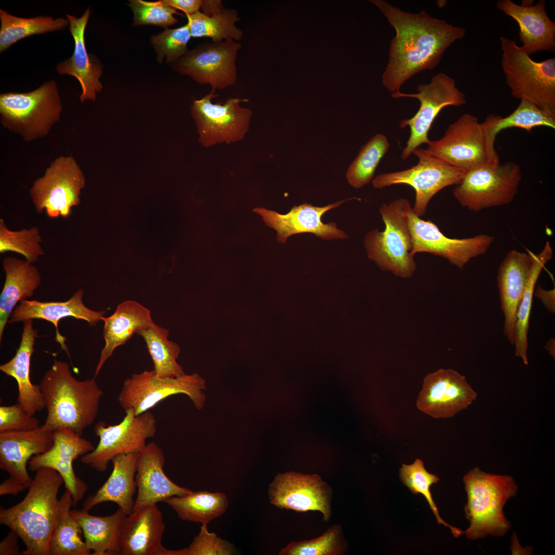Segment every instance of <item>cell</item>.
I'll return each mask as SVG.
<instances>
[{
    "instance_id": "cell-19",
    "label": "cell",
    "mask_w": 555,
    "mask_h": 555,
    "mask_svg": "<svg viewBox=\"0 0 555 555\" xmlns=\"http://www.w3.org/2000/svg\"><path fill=\"white\" fill-rule=\"evenodd\" d=\"M268 495L271 504L279 508L299 512L319 511L325 521L330 518L329 488L317 474L280 473L270 484Z\"/></svg>"
},
{
    "instance_id": "cell-50",
    "label": "cell",
    "mask_w": 555,
    "mask_h": 555,
    "mask_svg": "<svg viewBox=\"0 0 555 555\" xmlns=\"http://www.w3.org/2000/svg\"><path fill=\"white\" fill-rule=\"evenodd\" d=\"M166 5L191 15L200 11L202 0H162Z\"/></svg>"
},
{
    "instance_id": "cell-53",
    "label": "cell",
    "mask_w": 555,
    "mask_h": 555,
    "mask_svg": "<svg viewBox=\"0 0 555 555\" xmlns=\"http://www.w3.org/2000/svg\"><path fill=\"white\" fill-rule=\"evenodd\" d=\"M26 488L22 484L8 477L0 485V495L10 494L16 496Z\"/></svg>"
},
{
    "instance_id": "cell-3",
    "label": "cell",
    "mask_w": 555,
    "mask_h": 555,
    "mask_svg": "<svg viewBox=\"0 0 555 555\" xmlns=\"http://www.w3.org/2000/svg\"><path fill=\"white\" fill-rule=\"evenodd\" d=\"M39 385L47 410L44 429L66 428L82 436L94 422L103 394L96 377L78 380L67 363L54 359Z\"/></svg>"
},
{
    "instance_id": "cell-32",
    "label": "cell",
    "mask_w": 555,
    "mask_h": 555,
    "mask_svg": "<svg viewBox=\"0 0 555 555\" xmlns=\"http://www.w3.org/2000/svg\"><path fill=\"white\" fill-rule=\"evenodd\" d=\"M5 281L0 295V342L10 314L17 302L30 298L41 282L38 268L15 257L3 260Z\"/></svg>"
},
{
    "instance_id": "cell-13",
    "label": "cell",
    "mask_w": 555,
    "mask_h": 555,
    "mask_svg": "<svg viewBox=\"0 0 555 555\" xmlns=\"http://www.w3.org/2000/svg\"><path fill=\"white\" fill-rule=\"evenodd\" d=\"M122 420L107 425L100 421L94 428L99 441L95 449L81 457V461L96 470L105 471L112 459L117 455L139 453L146 446V440L154 436L156 420L147 411L135 415L132 409L125 411Z\"/></svg>"
},
{
    "instance_id": "cell-18",
    "label": "cell",
    "mask_w": 555,
    "mask_h": 555,
    "mask_svg": "<svg viewBox=\"0 0 555 555\" xmlns=\"http://www.w3.org/2000/svg\"><path fill=\"white\" fill-rule=\"evenodd\" d=\"M477 396L465 376L454 369L441 368L425 377L416 405L433 418H447L467 409Z\"/></svg>"
},
{
    "instance_id": "cell-49",
    "label": "cell",
    "mask_w": 555,
    "mask_h": 555,
    "mask_svg": "<svg viewBox=\"0 0 555 555\" xmlns=\"http://www.w3.org/2000/svg\"><path fill=\"white\" fill-rule=\"evenodd\" d=\"M18 538L20 536L18 534L11 529L10 532L0 543V555L22 554L17 544Z\"/></svg>"
},
{
    "instance_id": "cell-28",
    "label": "cell",
    "mask_w": 555,
    "mask_h": 555,
    "mask_svg": "<svg viewBox=\"0 0 555 555\" xmlns=\"http://www.w3.org/2000/svg\"><path fill=\"white\" fill-rule=\"evenodd\" d=\"M496 7L517 23L521 47L529 55L539 51L554 50L555 23L547 14L544 0L530 6L498 0Z\"/></svg>"
},
{
    "instance_id": "cell-9",
    "label": "cell",
    "mask_w": 555,
    "mask_h": 555,
    "mask_svg": "<svg viewBox=\"0 0 555 555\" xmlns=\"http://www.w3.org/2000/svg\"><path fill=\"white\" fill-rule=\"evenodd\" d=\"M521 179V169L517 163H491L466 172L453 194L462 207L478 212L511 202Z\"/></svg>"
},
{
    "instance_id": "cell-43",
    "label": "cell",
    "mask_w": 555,
    "mask_h": 555,
    "mask_svg": "<svg viewBox=\"0 0 555 555\" xmlns=\"http://www.w3.org/2000/svg\"><path fill=\"white\" fill-rule=\"evenodd\" d=\"M83 530L70 512L57 523L49 543V555H89L92 551L82 539Z\"/></svg>"
},
{
    "instance_id": "cell-14",
    "label": "cell",
    "mask_w": 555,
    "mask_h": 555,
    "mask_svg": "<svg viewBox=\"0 0 555 555\" xmlns=\"http://www.w3.org/2000/svg\"><path fill=\"white\" fill-rule=\"evenodd\" d=\"M417 93L406 94L400 91L392 93L395 99L407 97L419 100L420 106L415 115L410 119L401 120L399 127L410 128V135L401 154V158L406 159L413 151L422 144L430 141L428 133L437 116L448 106H460L466 104L465 95L456 86L454 79L445 73L434 75L430 82L419 84Z\"/></svg>"
},
{
    "instance_id": "cell-46",
    "label": "cell",
    "mask_w": 555,
    "mask_h": 555,
    "mask_svg": "<svg viewBox=\"0 0 555 555\" xmlns=\"http://www.w3.org/2000/svg\"><path fill=\"white\" fill-rule=\"evenodd\" d=\"M129 5L134 13L133 26L153 25L165 28L178 22L174 14H180L176 9L164 4L162 0L147 2L131 0Z\"/></svg>"
},
{
    "instance_id": "cell-1",
    "label": "cell",
    "mask_w": 555,
    "mask_h": 555,
    "mask_svg": "<svg viewBox=\"0 0 555 555\" xmlns=\"http://www.w3.org/2000/svg\"><path fill=\"white\" fill-rule=\"evenodd\" d=\"M372 2L396 32L382 77V84L392 93L400 91L401 86L415 75L434 68L447 49L465 35L463 27L432 17L424 10L410 13L385 1Z\"/></svg>"
},
{
    "instance_id": "cell-7",
    "label": "cell",
    "mask_w": 555,
    "mask_h": 555,
    "mask_svg": "<svg viewBox=\"0 0 555 555\" xmlns=\"http://www.w3.org/2000/svg\"><path fill=\"white\" fill-rule=\"evenodd\" d=\"M62 110L57 83L50 80L27 92L0 95V121L10 132L27 142L47 136Z\"/></svg>"
},
{
    "instance_id": "cell-16",
    "label": "cell",
    "mask_w": 555,
    "mask_h": 555,
    "mask_svg": "<svg viewBox=\"0 0 555 555\" xmlns=\"http://www.w3.org/2000/svg\"><path fill=\"white\" fill-rule=\"evenodd\" d=\"M242 44L235 41L204 42L172 63L173 69L212 89H223L237 81L236 58Z\"/></svg>"
},
{
    "instance_id": "cell-21",
    "label": "cell",
    "mask_w": 555,
    "mask_h": 555,
    "mask_svg": "<svg viewBox=\"0 0 555 555\" xmlns=\"http://www.w3.org/2000/svg\"><path fill=\"white\" fill-rule=\"evenodd\" d=\"M353 198L340 200L324 207H315L304 203L294 206L286 214L263 208H256L253 211L261 216L267 226L276 231L277 241L282 244L285 243L289 236L303 233H312L325 240L345 239L348 237L347 235L337 228L335 223L325 224L321 219L327 211Z\"/></svg>"
},
{
    "instance_id": "cell-24",
    "label": "cell",
    "mask_w": 555,
    "mask_h": 555,
    "mask_svg": "<svg viewBox=\"0 0 555 555\" xmlns=\"http://www.w3.org/2000/svg\"><path fill=\"white\" fill-rule=\"evenodd\" d=\"M165 529L156 504L134 510L125 517L121 531L122 555H174L162 543Z\"/></svg>"
},
{
    "instance_id": "cell-10",
    "label": "cell",
    "mask_w": 555,
    "mask_h": 555,
    "mask_svg": "<svg viewBox=\"0 0 555 555\" xmlns=\"http://www.w3.org/2000/svg\"><path fill=\"white\" fill-rule=\"evenodd\" d=\"M206 381L199 375L184 374L177 377L160 378L154 370L135 373L126 379L118 396L125 411L132 409L137 416L152 409L165 398L179 394L188 396L197 410L206 401L203 390Z\"/></svg>"
},
{
    "instance_id": "cell-39",
    "label": "cell",
    "mask_w": 555,
    "mask_h": 555,
    "mask_svg": "<svg viewBox=\"0 0 555 555\" xmlns=\"http://www.w3.org/2000/svg\"><path fill=\"white\" fill-rule=\"evenodd\" d=\"M389 147L390 143L384 135L377 134L371 138L349 166L346 173L348 182L356 189L368 183Z\"/></svg>"
},
{
    "instance_id": "cell-51",
    "label": "cell",
    "mask_w": 555,
    "mask_h": 555,
    "mask_svg": "<svg viewBox=\"0 0 555 555\" xmlns=\"http://www.w3.org/2000/svg\"><path fill=\"white\" fill-rule=\"evenodd\" d=\"M533 295L540 299L549 312H555V289L546 290L540 286L534 289Z\"/></svg>"
},
{
    "instance_id": "cell-30",
    "label": "cell",
    "mask_w": 555,
    "mask_h": 555,
    "mask_svg": "<svg viewBox=\"0 0 555 555\" xmlns=\"http://www.w3.org/2000/svg\"><path fill=\"white\" fill-rule=\"evenodd\" d=\"M104 323L103 348L96 366L95 377L99 374L106 361L120 345L124 344L141 329L154 325L150 311L133 300L125 301L119 304L113 314L101 318Z\"/></svg>"
},
{
    "instance_id": "cell-35",
    "label": "cell",
    "mask_w": 555,
    "mask_h": 555,
    "mask_svg": "<svg viewBox=\"0 0 555 555\" xmlns=\"http://www.w3.org/2000/svg\"><path fill=\"white\" fill-rule=\"evenodd\" d=\"M0 52L17 41L35 34L61 30L69 27L67 18L38 16L30 18L17 17L0 9Z\"/></svg>"
},
{
    "instance_id": "cell-45",
    "label": "cell",
    "mask_w": 555,
    "mask_h": 555,
    "mask_svg": "<svg viewBox=\"0 0 555 555\" xmlns=\"http://www.w3.org/2000/svg\"><path fill=\"white\" fill-rule=\"evenodd\" d=\"M340 528L332 526L322 535L302 542H291L279 553L280 555H336L342 552Z\"/></svg>"
},
{
    "instance_id": "cell-4",
    "label": "cell",
    "mask_w": 555,
    "mask_h": 555,
    "mask_svg": "<svg viewBox=\"0 0 555 555\" xmlns=\"http://www.w3.org/2000/svg\"><path fill=\"white\" fill-rule=\"evenodd\" d=\"M463 481L468 496L465 515L470 522L464 531L467 538L476 540L488 535L504 536L511 525L503 508L518 491L513 478L486 473L476 467L465 475Z\"/></svg>"
},
{
    "instance_id": "cell-41",
    "label": "cell",
    "mask_w": 555,
    "mask_h": 555,
    "mask_svg": "<svg viewBox=\"0 0 555 555\" xmlns=\"http://www.w3.org/2000/svg\"><path fill=\"white\" fill-rule=\"evenodd\" d=\"M399 476L403 484L408 487L412 493L423 495L434 514L438 525L442 524L449 527L454 537H459L464 533V531L459 528L446 523L440 517L430 489L431 486L437 483L439 478L435 474L428 472L421 459L417 458L411 465L402 464Z\"/></svg>"
},
{
    "instance_id": "cell-38",
    "label": "cell",
    "mask_w": 555,
    "mask_h": 555,
    "mask_svg": "<svg viewBox=\"0 0 555 555\" xmlns=\"http://www.w3.org/2000/svg\"><path fill=\"white\" fill-rule=\"evenodd\" d=\"M186 16L192 37L209 38L214 42H237L243 37V31L236 25L240 17L234 9L225 8L221 13L212 16L200 11Z\"/></svg>"
},
{
    "instance_id": "cell-31",
    "label": "cell",
    "mask_w": 555,
    "mask_h": 555,
    "mask_svg": "<svg viewBox=\"0 0 555 555\" xmlns=\"http://www.w3.org/2000/svg\"><path fill=\"white\" fill-rule=\"evenodd\" d=\"M138 453L121 454L112 459L113 467L110 476L95 494L85 499L83 509L89 511L99 504L112 502L127 515L133 512V496L137 490L135 475Z\"/></svg>"
},
{
    "instance_id": "cell-54",
    "label": "cell",
    "mask_w": 555,
    "mask_h": 555,
    "mask_svg": "<svg viewBox=\"0 0 555 555\" xmlns=\"http://www.w3.org/2000/svg\"><path fill=\"white\" fill-rule=\"evenodd\" d=\"M546 350L548 351V354L554 359L555 358V340L554 339L551 338L547 342L546 345L544 346Z\"/></svg>"
},
{
    "instance_id": "cell-15",
    "label": "cell",
    "mask_w": 555,
    "mask_h": 555,
    "mask_svg": "<svg viewBox=\"0 0 555 555\" xmlns=\"http://www.w3.org/2000/svg\"><path fill=\"white\" fill-rule=\"evenodd\" d=\"M215 90L193 102L191 115L197 125L199 141L206 147L242 140L249 130L252 111L240 106L247 100L230 98L222 103H213Z\"/></svg>"
},
{
    "instance_id": "cell-44",
    "label": "cell",
    "mask_w": 555,
    "mask_h": 555,
    "mask_svg": "<svg viewBox=\"0 0 555 555\" xmlns=\"http://www.w3.org/2000/svg\"><path fill=\"white\" fill-rule=\"evenodd\" d=\"M187 24L177 28H165L157 35L151 37V42L157 54V60L161 63H173L188 51L187 44L191 38Z\"/></svg>"
},
{
    "instance_id": "cell-33",
    "label": "cell",
    "mask_w": 555,
    "mask_h": 555,
    "mask_svg": "<svg viewBox=\"0 0 555 555\" xmlns=\"http://www.w3.org/2000/svg\"><path fill=\"white\" fill-rule=\"evenodd\" d=\"M79 523L85 542L92 555L121 554V535L126 514L120 509L105 516L90 514L82 509L70 511Z\"/></svg>"
},
{
    "instance_id": "cell-26",
    "label": "cell",
    "mask_w": 555,
    "mask_h": 555,
    "mask_svg": "<svg viewBox=\"0 0 555 555\" xmlns=\"http://www.w3.org/2000/svg\"><path fill=\"white\" fill-rule=\"evenodd\" d=\"M90 14L88 8L79 17L66 14L68 28L74 40V50L71 57L56 65V70L60 75H70L79 81L82 88L79 98L82 103L87 100L95 101L97 94L103 88L99 80L103 66L96 56L87 52L85 44V30Z\"/></svg>"
},
{
    "instance_id": "cell-52",
    "label": "cell",
    "mask_w": 555,
    "mask_h": 555,
    "mask_svg": "<svg viewBox=\"0 0 555 555\" xmlns=\"http://www.w3.org/2000/svg\"><path fill=\"white\" fill-rule=\"evenodd\" d=\"M225 8L220 0H202L200 11L208 16H212L223 12Z\"/></svg>"
},
{
    "instance_id": "cell-48",
    "label": "cell",
    "mask_w": 555,
    "mask_h": 555,
    "mask_svg": "<svg viewBox=\"0 0 555 555\" xmlns=\"http://www.w3.org/2000/svg\"><path fill=\"white\" fill-rule=\"evenodd\" d=\"M39 424L40 420L18 403L0 406V433L33 430Z\"/></svg>"
},
{
    "instance_id": "cell-37",
    "label": "cell",
    "mask_w": 555,
    "mask_h": 555,
    "mask_svg": "<svg viewBox=\"0 0 555 555\" xmlns=\"http://www.w3.org/2000/svg\"><path fill=\"white\" fill-rule=\"evenodd\" d=\"M552 256V249L549 241L546 242L541 252L539 254L533 253L534 260L531 275L516 313L513 344L515 346V354L526 365L528 364L527 355V334L533 292L542 269Z\"/></svg>"
},
{
    "instance_id": "cell-34",
    "label": "cell",
    "mask_w": 555,
    "mask_h": 555,
    "mask_svg": "<svg viewBox=\"0 0 555 555\" xmlns=\"http://www.w3.org/2000/svg\"><path fill=\"white\" fill-rule=\"evenodd\" d=\"M184 521L207 525L221 516L227 510L229 502L224 493L193 491L184 496H174L164 501Z\"/></svg>"
},
{
    "instance_id": "cell-8",
    "label": "cell",
    "mask_w": 555,
    "mask_h": 555,
    "mask_svg": "<svg viewBox=\"0 0 555 555\" xmlns=\"http://www.w3.org/2000/svg\"><path fill=\"white\" fill-rule=\"evenodd\" d=\"M500 42L502 68L511 95L555 112V59L535 62L513 40L503 36Z\"/></svg>"
},
{
    "instance_id": "cell-29",
    "label": "cell",
    "mask_w": 555,
    "mask_h": 555,
    "mask_svg": "<svg viewBox=\"0 0 555 555\" xmlns=\"http://www.w3.org/2000/svg\"><path fill=\"white\" fill-rule=\"evenodd\" d=\"M21 343L15 356L0 365V370L13 377L18 388L17 403L30 415L45 408V401L39 384H33L30 377L31 356L34 352L37 330L33 328L32 320L24 322Z\"/></svg>"
},
{
    "instance_id": "cell-42",
    "label": "cell",
    "mask_w": 555,
    "mask_h": 555,
    "mask_svg": "<svg viewBox=\"0 0 555 555\" xmlns=\"http://www.w3.org/2000/svg\"><path fill=\"white\" fill-rule=\"evenodd\" d=\"M42 242L40 231L37 227L13 231L8 229L3 219H0L1 254L15 252L32 264L44 255Z\"/></svg>"
},
{
    "instance_id": "cell-12",
    "label": "cell",
    "mask_w": 555,
    "mask_h": 555,
    "mask_svg": "<svg viewBox=\"0 0 555 555\" xmlns=\"http://www.w3.org/2000/svg\"><path fill=\"white\" fill-rule=\"evenodd\" d=\"M412 154L418 158L415 165L403 171L379 174L373 179L372 184L376 189L396 184L412 187L415 192L412 211L421 217L435 195L448 186L457 184L466 172L449 165L426 149L418 147Z\"/></svg>"
},
{
    "instance_id": "cell-2",
    "label": "cell",
    "mask_w": 555,
    "mask_h": 555,
    "mask_svg": "<svg viewBox=\"0 0 555 555\" xmlns=\"http://www.w3.org/2000/svg\"><path fill=\"white\" fill-rule=\"evenodd\" d=\"M63 483L55 470L40 468L22 501L8 508L1 507L0 524L18 534L25 546L23 555H49V543L53 530L73 506L68 490L60 499L58 497Z\"/></svg>"
},
{
    "instance_id": "cell-27",
    "label": "cell",
    "mask_w": 555,
    "mask_h": 555,
    "mask_svg": "<svg viewBox=\"0 0 555 555\" xmlns=\"http://www.w3.org/2000/svg\"><path fill=\"white\" fill-rule=\"evenodd\" d=\"M84 290H78L65 302H42L36 300H22L10 315V322H25L28 320L43 319L52 323L55 328V341L70 358V354L65 343V338L58 329L60 320L72 317L86 321L94 326L101 319L106 311H96L86 307L82 302Z\"/></svg>"
},
{
    "instance_id": "cell-20",
    "label": "cell",
    "mask_w": 555,
    "mask_h": 555,
    "mask_svg": "<svg viewBox=\"0 0 555 555\" xmlns=\"http://www.w3.org/2000/svg\"><path fill=\"white\" fill-rule=\"evenodd\" d=\"M95 448L90 441L73 430L60 428L53 431V442L50 449L29 460V469L35 472L40 468H48L57 471L63 479L65 489L71 493L75 506L83 498L88 486L76 475L73 462Z\"/></svg>"
},
{
    "instance_id": "cell-40",
    "label": "cell",
    "mask_w": 555,
    "mask_h": 555,
    "mask_svg": "<svg viewBox=\"0 0 555 555\" xmlns=\"http://www.w3.org/2000/svg\"><path fill=\"white\" fill-rule=\"evenodd\" d=\"M538 126L554 129L555 112L544 109L530 101L521 100L517 107L509 116L503 118L496 115L491 136L495 140L499 132L508 128L519 127L530 132Z\"/></svg>"
},
{
    "instance_id": "cell-23",
    "label": "cell",
    "mask_w": 555,
    "mask_h": 555,
    "mask_svg": "<svg viewBox=\"0 0 555 555\" xmlns=\"http://www.w3.org/2000/svg\"><path fill=\"white\" fill-rule=\"evenodd\" d=\"M53 442V431L42 425L30 431L0 433V468L9 478L28 488L32 478L27 464L33 456L50 449Z\"/></svg>"
},
{
    "instance_id": "cell-22",
    "label": "cell",
    "mask_w": 555,
    "mask_h": 555,
    "mask_svg": "<svg viewBox=\"0 0 555 555\" xmlns=\"http://www.w3.org/2000/svg\"><path fill=\"white\" fill-rule=\"evenodd\" d=\"M164 462L162 449L154 441L147 443L138 453L135 475L137 494L133 510L193 492L176 485L166 475L163 470Z\"/></svg>"
},
{
    "instance_id": "cell-11",
    "label": "cell",
    "mask_w": 555,
    "mask_h": 555,
    "mask_svg": "<svg viewBox=\"0 0 555 555\" xmlns=\"http://www.w3.org/2000/svg\"><path fill=\"white\" fill-rule=\"evenodd\" d=\"M85 182V175L73 157H58L29 189L36 211L40 214L45 211L52 219L68 217L71 208L81 203Z\"/></svg>"
},
{
    "instance_id": "cell-36",
    "label": "cell",
    "mask_w": 555,
    "mask_h": 555,
    "mask_svg": "<svg viewBox=\"0 0 555 555\" xmlns=\"http://www.w3.org/2000/svg\"><path fill=\"white\" fill-rule=\"evenodd\" d=\"M136 333L143 338L146 343L157 377H177L186 374L177 362L180 347L176 343L168 339V329L155 324L139 329Z\"/></svg>"
},
{
    "instance_id": "cell-6",
    "label": "cell",
    "mask_w": 555,
    "mask_h": 555,
    "mask_svg": "<svg viewBox=\"0 0 555 555\" xmlns=\"http://www.w3.org/2000/svg\"><path fill=\"white\" fill-rule=\"evenodd\" d=\"M496 115L490 114L483 123L466 113L450 124L443 136L430 140L426 150L456 168L467 172L480 166L499 162L491 136Z\"/></svg>"
},
{
    "instance_id": "cell-25",
    "label": "cell",
    "mask_w": 555,
    "mask_h": 555,
    "mask_svg": "<svg viewBox=\"0 0 555 555\" xmlns=\"http://www.w3.org/2000/svg\"><path fill=\"white\" fill-rule=\"evenodd\" d=\"M533 253L510 250L499 265L497 282L501 307L504 316V334L514 344L517 307L526 287L533 264Z\"/></svg>"
},
{
    "instance_id": "cell-47",
    "label": "cell",
    "mask_w": 555,
    "mask_h": 555,
    "mask_svg": "<svg viewBox=\"0 0 555 555\" xmlns=\"http://www.w3.org/2000/svg\"><path fill=\"white\" fill-rule=\"evenodd\" d=\"M235 551L232 544L222 540L214 532H209L207 525H202L200 532L189 546L175 550V555H230Z\"/></svg>"
},
{
    "instance_id": "cell-5",
    "label": "cell",
    "mask_w": 555,
    "mask_h": 555,
    "mask_svg": "<svg viewBox=\"0 0 555 555\" xmlns=\"http://www.w3.org/2000/svg\"><path fill=\"white\" fill-rule=\"evenodd\" d=\"M411 208L410 201L403 198L382 203L379 211L384 230H372L364 240L368 257L381 270L402 278L412 276L416 269L409 224Z\"/></svg>"
},
{
    "instance_id": "cell-17",
    "label": "cell",
    "mask_w": 555,
    "mask_h": 555,
    "mask_svg": "<svg viewBox=\"0 0 555 555\" xmlns=\"http://www.w3.org/2000/svg\"><path fill=\"white\" fill-rule=\"evenodd\" d=\"M409 224L412 235V254L429 253L446 259L451 264L462 269L472 258L486 253L495 237L481 234L465 238L445 236L438 226L425 220L412 211L409 212Z\"/></svg>"
}]
</instances>
